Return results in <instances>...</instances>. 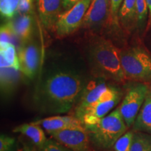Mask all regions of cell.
Returning <instances> with one entry per match:
<instances>
[{
  "label": "cell",
  "instance_id": "1",
  "mask_svg": "<svg viewBox=\"0 0 151 151\" xmlns=\"http://www.w3.org/2000/svg\"><path fill=\"white\" fill-rule=\"evenodd\" d=\"M88 81L86 75L71 68L50 69L43 73L36 86L35 107L45 114L69 112L77 105Z\"/></svg>",
  "mask_w": 151,
  "mask_h": 151
},
{
  "label": "cell",
  "instance_id": "2",
  "mask_svg": "<svg viewBox=\"0 0 151 151\" xmlns=\"http://www.w3.org/2000/svg\"><path fill=\"white\" fill-rule=\"evenodd\" d=\"M88 59L94 77L122 83L126 80L122 71L120 50L112 41L102 37L91 39L88 45Z\"/></svg>",
  "mask_w": 151,
  "mask_h": 151
},
{
  "label": "cell",
  "instance_id": "3",
  "mask_svg": "<svg viewBox=\"0 0 151 151\" xmlns=\"http://www.w3.org/2000/svg\"><path fill=\"white\" fill-rule=\"evenodd\" d=\"M86 128L92 144L98 149L107 150L113 147L117 140L129 127L118 108L104 117L97 124Z\"/></svg>",
  "mask_w": 151,
  "mask_h": 151
},
{
  "label": "cell",
  "instance_id": "4",
  "mask_svg": "<svg viewBox=\"0 0 151 151\" xmlns=\"http://www.w3.org/2000/svg\"><path fill=\"white\" fill-rule=\"evenodd\" d=\"M120 62L126 79L151 80V56L140 47L120 50Z\"/></svg>",
  "mask_w": 151,
  "mask_h": 151
},
{
  "label": "cell",
  "instance_id": "5",
  "mask_svg": "<svg viewBox=\"0 0 151 151\" xmlns=\"http://www.w3.org/2000/svg\"><path fill=\"white\" fill-rule=\"evenodd\" d=\"M122 93L118 87L111 85L103 97L83 113L79 118L84 127L97 124L114 108L120 101Z\"/></svg>",
  "mask_w": 151,
  "mask_h": 151
},
{
  "label": "cell",
  "instance_id": "6",
  "mask_svg": "<svg viewBox=\"0 0 151 151\" xmlns=\"http://www.w3.org/2000/svg\"><path fill=\"white\" fill-rule=\"evenodd\" d=\"M91 1L92 0H81L71 9L60 14L54 27L57 37H67L81 27Z\"/></svg>",
  "mask_w": 151,
  "mask_h": 151
},
{
  "label": "cell",
  "instance_id": "7",
  "mask_svg": "<svg viewBox=\"0 0 151 151\" xmlns=\"http://www.w3.org/2000/svg\"><path fill=\"white\" fill-rule=\"evenodd\" d=\"M148 92L147 86L139 83L132 86L124 96L118 108L128 127L133 126Z\"/></svg>",
  "mask_w": 151,
  "mask_h": 151
},
{
  "label": "cell",
  "instance_id": "8",
  "mask_svg": "<svg viewBox=\"0 0 151 151\" xmlns=\"http://www.w3.org/2000/svg\"><path fill=\"white\" fill-rule=\"evenodd\" d=\"M49 134L58 142L73 151H92L89 134L84 126L68 128Z\"/></svg>",
  "mask_w": 151,
  "mask_h": 151
},
{
  "label": "cell",
  "instance_id": "9",
  "mask_svg": "<svg viewBox=\"0 0 151 151\" xmlns=\"http://www.w3.org/2000/svg\"><path fill=\"white\" fill-rule=\"evenodd\" d=\"M108 81L101 77H94V80L88 81L78 104L76 106L74 111L76 117L80 118L86 110L103 97L111 86Z\"/></svg>",
  "mask_w": 151,
  "mask_h": 151
},
{
  "label": "cell",
  "instance_id": "10",
  "mask_svg": "<svg viewBox=\"0 0 151 151\" xmlns=\"http://www.w3.org/2000/svg\"><path fill=\"white\" fill-rule=\"evenodd\" d=\"M20 71L29 79H33L37 74L40 64V50L34 41L23 43L18 49Z\"/></svg>",
  "mask_w": 151,
  "mask_h": 151
},
{
  "label": "cell",
  "instance_id": "11",
  "mask_svg": "<svg viewBox=\"0 0 151 151\" xmlns=\"http://www.w3.org/2000/svg\"><path fill=\"white\" fill-rule=\"evenodd\" d=\"M109 17H111V0H92L81 27L97 30L108 21Z\"/></svg>",
  "mask_w": 151,
  "mask_h": 151
},
{
  "label": "cell",
  "instance_id": "12",
  "mask_svg": "<svg viewBox=\"0 0 151 151\" xmlns=\"http://www.w3.org/2000/svg\"><path fill=\"white\" fill-rule=\"evenodd\" d=\"M38 14L43 27L54 29L62 6L63 0H36Z\"/></svg>",
  "mask_w": 151,
  "mask_h": 151
},
{
  "label": "cell",
  "instance_id": "13",
  "mask_svg": "<svg viewBox=\"0 0 151 151\" xmlns=\"http://www.w3.org/2000/svg\"><path fill=\"white\" fill-rule=\"evenodd\" d=\"M35 122L40 124L48 134L68 128L84 126L80 119L75 116H53Z\"/></svg>",
  "mask_w": 151,
  "mask_h": 151
},
{
  "label": "cell",
  "instance_id": "14",
  "mask_svg": "<svg viewBox=\"0 0 151 151\" xmlns=\"http://www.w3.org/2000/svg\"><path fill=\"white\" fill-rule=\"evenodd\" d=\"M13 32L22 44L31 41L34 32V18L32 14L18 15L8 21Z\"/></svg>",
  "mask_w": 151,
  "mask_h": 151
},
{
  "label": "cell",
  "instance_id": "15",
  "mask_svg": "<svg viewBox=\"0 0 151 151\" xmlns=\"http://www.w3.org/2000/svg\"><path fill=\"white\" fill-rule=\"evenodd\" d=\"M13 131L26 136L39 149L43 148L48 140L42 127L40 124L35 123V122L20 124L15 127Z\"/></svg>",
  "mask_w": 151,
  "mask_h": 151
},
{
  "label": "cell",
  "instance_id": "16",
  "mask_svg": "<svg viewBox=\"0 0 151 151\" xmlns=\"http://www.w3.org/2000/svg\"><path fill=\"white\" fill-rule=\"evenodd\" d=\"M132 130L151 134V91L148 90L144 102L132 126Z\"/></svg>",
  "mask_w": 151,
  "mask_h": 151
},
{
  "label": "cell",
  "instance_id": "17",
  "mask_svg": "<svg viewBox=\"0 0 151 151\" xmlns=\"http://www.w3.org/2000/svg\"><path fill=\"white\" fill-rule=\"evenodd\" d=\"M0 66L1 68H14L20 70L18 51L14 44L11 43L0 44Z\"/></svg>",
  "mask_w": 151,
  "mask_h": 151
},
{
  "label": "cell",
  "instance_id": "18",
  "mask_svg": "<svg viewBox=\"0 0 151 151\" xmlns=\"http://www.w3.org/2000/svg\"><path fill=\"white\" fill-rule=\"evenodd\" d=\"M14 68H1V90L4 94H9L17 86L20 73Z\"/></svg>",
  "mask_w": 151,
  "mask_h": 151
},
{
  "label": "cell",
  "instance_id": "19",
  "mask_svg": "<svg viewBox=\"0 0 151 151\" xmlns=\"http://www.w3.org/2000/svg\"><path fill=\"white\" fill-rule=\"evenodd\" d=\"M137 19V0H123L118 14L119 21L125 28H129Z\"/></svg>",
  "mask_w": 151,
  "mask_h": 151
},
{
  "label": "cell",
  "instance_id": "20",
  "mask_svg": "<svg viewBox=\"0 0 151 151\" xmlns=\"http://www.w3.org/2000/svg\"><path fill=\"white\" fill-rule=\"evenodd\" d=\"M130 151H151V134L134 132Z\"/></svg>",
  "mask_w": 151,
  "mask_h": 151
},
{
  "label": "cell",
  "instance_id": "21",
  "mask_svg": "<svg viewBox=\"0 0 151 151\" xmlns=\"http://www.w3.org/2000/svg\"><path fill=\"white\" fill-rule=\"evenodd\" d=\"M0 39H1L0 40V44L11 43L14 44L18 49L22 45V43L18 39V37L15 35L9 22L1 26Z\"/></svg>",
  "mask_w": 151,
  "mask_h": 151
},
{
  "label": "cell",
  "instance_id": "22",
  "mask_svg": "<svg viewBox=\"0 0 151 151\" xmlns=\"http://www.w3.org/2000/svg\"><path fill=\"white\" fill-rule=\"evenodd\" d=\"M20 0H0V12L1 17L11 19L18 14Z\"/></svg>",
  "mask_w": 151,
  "mask_h": 151
},
{
  "label": "cell",
  "instance_id": "23",
  "mask_svg": "<svg viewBox=\"0 0 151 151\" xmlns=\"http://www.w3.org/2000/svg\"><path fill=\"white\" fill-rule=\"evenodd\" d=\"M134 132L127 131L121 136L115 143L113 148L115 151H130Z\"/></svg>",
  "mask_w": 151,
  "mask_h": 151
},
{
  "label": "cell",
  "instance_id": "24",
  "mask_svg": "<svg viewBox=\"0 0 151 151\" xmlns=\"http://www.w3.org/2000/svg\"><path fill=\"white\" fill-rule=\"evenodd\" d=\"M41 151H73L71 149L64 146L61 143L52 139H48Z\"/></svg>",
  "mask_w": 151,
  "mask_h": 151
},
{
  "label": "cell",
  "instance_id": "25",
  "mask_svg": "<svg viewBox=\"0 0 151 151\" xmlns=\"http://www.w3.org/2000/svg\"><path fill=\"white\" fill-rule=\"evenodd\" d=\"M148 13V5L146 0H137V20L142 23L146 18Z\"/></svg>",
  "mask_w": 151,
  "mask_h": 151
},
{
  "label": "cell",
  "instance_id": "26",
  "mask_svg": "<svg viewBox=\"0 0 151 151\" xmlns=\"http://www.w3.org/2000/svg\"><path fill=\"white\" fill-rule=\"evenodd\" d=\"M35 0H20L18 5V14H32L34 12V3Z\"/></svg>",
  "mask_w": 151,
  "mask_h": 151
},
{
  "label": "cell",
  "instance_id": "27",
  "mask_svg": "<svg viewBox=\"0 0 151 151\" xmlns=\"http://www.w3.org/2000/svg\"><path fill=\"white\" fill-rule=\"evenodd\" d=\"M15 143V139L4 134L0 137V151H9L12 149Z\"/></svg>",
  "mask_w": 151,
  "mask_h": 151
},
{
  "label": "cell",
  "instance_id": "28",
  "mask_svg": "<svg viewBox=\"0 0 151 151\" xmlns=\"http://www.w3.org/2000/svg\"><path fill=\"white\" fill-rule=\"evenodd\" d=\"M123 0H111V17L113 21L116 22L118 20V14Z\"/></svg>",
  "mask_w": 151,
  "mask_h": 151
},
{
  "label": "cell",
  "instance_id": "29",
  "mask_svg": "<svg viewBox=\"0 0 151 151\" xmlns=\"http://www.w3.org/2000/svg\"><path fill=\"white\" fill-rule=\"evenodd\" d=\"M81 0H63V3H62V8L65 10H68V9H71L73 6H74L76 4L78 3Z\"/></svg>",
  "mask_w": 151,
  "mask_h": 151
},
{
  "label": "cell",
  "instance_id": "30",
  "mask_svg": "<svg viewBox=\"0 0 151 151\" xmlns=\"http://www.w3.org/2000/svg\"><path fill=\"white\" fill-rule=\"evenodd\" d=\"M147 5H148V8L149 10V17H150V20H149V24H151V0H146Z\"/></svg>",
  "mask_w": 151,
  "mask_h": 151
},
{
  "label": "cell",
  "instance_id": "31",
  "mask_svg": "<svg viewBox=\"0 0 151 151\" xmlns=\"http://www.w3.org/2000/svg\"><path fill=\"white\" fill-rule=\"evenodd\" d=\"M9 151H12V150H9Z\"/></svg>",
  "mask_w": 151,
  "mask_h": 151
}]
</instances>
